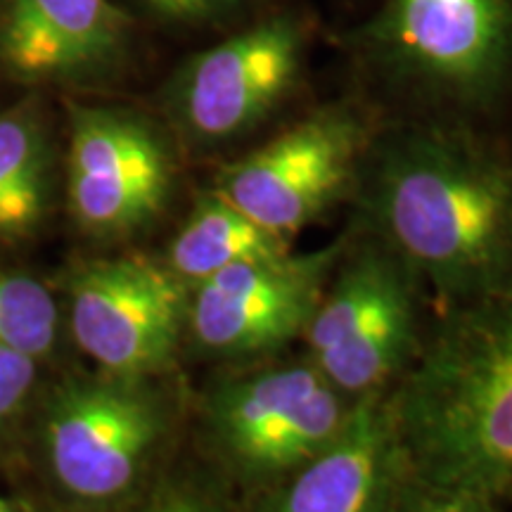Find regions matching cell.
Returning a JSON list of instances; mask_svg holds the SVG:
<instances>
[{
	"instance_id": "7c38bea8",
	"label": "cell",
	"mask_w": 512,
	"mask_h": 512,
	"mask_svg": "<svg viewBox=\"0 0 512 512\" xmlns=\"http://www.w3.org/2000/svg\"><path fill=\"white\" fill-rule=\"evenodd\" d=\"M411 477L389 392L368 396L328 448L268 486L261 512H394Z\"/></svg>"
},
{
	"instance_id": "4fadbf2b",
	"label": "cell",
	"mask_w": 512,
	"mask_h": 512,
	"mask_svg": "<svg viewBox=\"0 0 512 512\" xmlns=\"http://www.w3.org/2000/svg\"><path fill=\"white\" fill-rule=\"evenodd\" d=\"M131 17L112 0H8L3 55L24 79H64L112 67L126 53Z\"/></svg>"
},
{
	"instance_id": "6da1fadb",
	"label": "cell",
	"mask_w": 512,
	"mask_h": 512,
	"mask_svg": "<svg viewBox=\"0 0 512 512\" xmlns=\"http://www.w3.org/2000/svg\"><path fill=\"white\" fill-rule=\"evenodd\" d=\"M354 192L363 233L446 302L512 285V166L479 140L403 128L370 145Z\"/></svg>"
},
{
	"instance_id": "ac0fdd59",
	"label": "cell",
	"mask_w": 512,
	"mask_h": 512,
	"mask_svg": "<svg viewBox=\"0 0 512 512\" xmlns=\"http://www.w3.org/2000/svg\"><path fill=\"white\" fill-rule=\"evenodd\" d=\"M36 358L0 347V437L27 406L36 382Z\"/></svg>"
},
{
	"instance_id": "8992f818",
	"label": "cell",
	"mask_w": 512,
	"mask_h": 512,
	"mask_svg": "<svg viewBox=\"0 0 512 512\" xmlns=\"http://www.w3.org/2000/svg\"><path fill=\"white\" fill-rule=\"evenodd\" d=\"M358 43L406 86L486 102L512 74V0H387Z\"/></svg>"
},
{
	"instance_id": "44dd1931",
	"label": "cell",
	"mask_w": 512,
	"mask_h": 512,
	"mask_svg": "<svg viewBox=\"0 0 512 512\" xmlns=\"http://www.w3.org/2000/svg\"><path fill=\"white\" fill-rule=\"evenodd\" d=\"M19 510H22V512H46L43 508H38V505L29 503V501H19Z\"/></svg>"
},
{
	"instance_id": "9c48e42d",
	"label": "cell",
	"mask_w": 512,
	"mask_h": 512,
	"mask_svg": "<svg viewBox=\"0 0 512 512\" xmlns=\"http://www.w3.org/2000/svg\"><path fill=\"white\" fill-rule=\"evenodd\" d=\"M69 330L100 373L152 380L185 337L188 287L166 264L117 256L79 266L69 280Z\"/></svg>"
},
{
	"instance_id": "9a60e30c",
	"label": "cell",
	"mask_w": 512,
	"mask_h": 512,
	"mask_svg": "<svg viewBox=\"0 0 512 512\" xmlns=\"http://www.w3.org/2000/svg\"><path fill=\"white\" fill-rule=\"evenodd\" d=\"M48 204V145L27 110L0 114V238L34 230Z\"/></svg>"
},
{
	"instance_id": "7a4b0ae2",
	"label": "cell",
	"mask_w": 512,
	"mask_h": 512,
	"mask_svg": "<svg viewBox=\"0 0 512 512\" xmlns=\"http://www.w3.org/2000/svg\"><path fill=\"white\" fill-rule=\"evenodd\" d=\"M413 477L512 489V285L460 304L389 392Z\"/></svg>"
},
{
	"instance_id": "7402d4cb",
	"label": "cell",
	"mask_w": 512,
	"mask_h": 512,
	"mask_svg": "<svg viewBox=\"0 0 512 512\" xmlns=\"http://www.w3.org/2000/svg\"><path fill=\"white\" fill-rule=\"evenodd\" d=\"M0 512H22V510H19V503L10 505L8 501H3V498H0Z\"/></svg>"
},
{
	"instance_id": "ba28073f",
	"label": "cell",
	"mask_w": 512,
	"mask_h": 512,
	"mask_svg": "<svg viewBox=\"0 0 512 512\" xmlns=\"http://www.w3.org/2000/svg\"><path fill=\"white\" fill-rule=\"evenodd\" d=\"M306 46L304 22L285 12L192 55L166 93L181 136L197 147H221L256 131L302 81Z\"/></svg>"
},
{
	"instance_id": "ffe728a7",
	"label": "cell",
	"mask_w": 512,
	"mask_h": 512,
	"mask_svg": "<svg viewBox=\"0 0 512 512\" xmlns=\"http://www.w3.org/2000/svg\"><path fill=\"white\" fill-rule=\"evenodd\" d=\"M152 15L169 22H202L238 8L242 0H138Z\"/></svg>"
},
{
	"instance_id": "5b68a950",
	"label": "cell",
	"mask_w": 512,
	"mask_h": 512,
	"mask_svg": "<svg viewBox=\"0 0 512 512\" xmlns=\"http://www.w3.org/2000/svg\"><path fill=\"white\" fill-rule=\"evenodd\" d=\"M43 422L57 489L83 510H107L143 484L169 432V411L150 380L100 373L62 382Z\"/></svg>"
},
{
	"instance_id": "277c9868",
	"label": "cell",
	"mask_w": 512,
	"mask_h": 512,
	"mask_svg": "<svg viewBox=\"0 0 512 512\" xmlns=\"http://www.w3.org/2000/svg\"><path fill=\"white\" fill-rule=\"evenodd\" d=\"M420 287L373 235L344 247L304 328L306 356L349 399L387 394L420 349Z\"/></svg>"
},
{
	"instance_id": "52a82bcc",
	"label": "cell",
	"mask_w": 512,
	"mask_h": 512,
	"mask_svg": "<svg viewBox=\"0 0 512 512\" xmlns=\"http://www.w3.org/2000/svg\"><path fill=\"white\" fill-rule=\"evenodd\" d=\"M373 133L349 105L311 112L223 166L214 192L249 219L292 240L356 190Z\"/></svg>"
},
{
	"instance_id": "8fae6325",
	"label": "cell",
	"mask_w": 512,
	"mask_h": 512,
	"mask_svg": "<svg viewBox=\"0 0 512 512\" xmlns=\"http://www.w3.org/2000/svg\"><path fill=\"white\" fill-rule=\"evenodd\" d=\"M174 188V159L145 117L114 107L69 110L67 204L83 233L119 240L150 226Z\"/></svg>"
},
{
	"instance_id": "5bb4252c",
	"label": "cell",
	"mask_w": 512,
	"mask_h": 512,
	"mask_svg": "<svg viewBox=\"0 0 512 512\" xmlns=\"http://www.w3.org/2000/svg\"><path fill=\"white\" fill-rule=\"evenodd\" d=\"M287 249H292L290 240L249 219L245 211L211 190L197 200L178 228L166 266L185 287H192L230 266L283 254Z\"/></svg>"
},
{
	"instance_id": "e0dca14e",
	"label": "cell",
	"mask_w": 512,
	"mask_h": 512,
	"mask_svg": "<svg viewBox=\"0 0 512 512\" xmlns=\"http://www.w3.org/2000/svg\"><path fill=\"white\" fill-rule=\"evenodd\" d=\"M394 512H498L496 501L475 491L453 489L411 477Z\"/></svg>"
},
{
	"instance_id": "3957f363",
	"label": "cell",
	"mask_w": 512,
	"mask_h": 512,
	"mask_svg": "<svg viewBox=\"0 0 512 512\" xmlns=\"http://www.w3.org/2000/svg\"><path fill=\"white\" fill-rule=\"evenodd\" d=\"M356 406L309 356H268L214 382L204 427L235 477L271 486L328 448Z\"/></svg>"
},
{
	"instance_id": "2e32d148",
	"label": "cell",
	"mask_w": 512,
	"mask_h": 512,
	"mask_svg": "<svg viewBox=\"0 0 512 512\" xmlns=\"http://www.w3.org/2000/svg\"><path fill=\"white\" fill-rule=\"evenodd\" d=\"M60 313L48 287L0 268V347L46 358L55 349Z\"/></svg>"
},
{
	"instance_id": "30bf717a",
	"label": "cell",
	"mask_w": 512,
	"mask_h": 512,
	"mask_svg": "<svg viewBox=\"0 0 512 512\" xmlns=\"http://www.w3.org/2000/svg\"><path fill=\"white\" fill-rule=\"evenodd\" d=\"M344 242L245 261L188 287L185 337L202 356L249 363L304 335Z\"/></svg>"
},
{
	"instance_id": "d6986e66",
	"label": "cell",
	"mask_w": 512,
	"mask_h": 512,
	"mask_svg": "<svg viewBox=\"0 0 512 512\" xmlns=\"http://www.w3.org/2000/svg\"><path fill=\"white\" fill-rule=\"evenodd\" d=\"M133 512H228L226 505L209 491L207 486L190 482V479H174L152 489Z\"/></svg>"
}]
</instances>
